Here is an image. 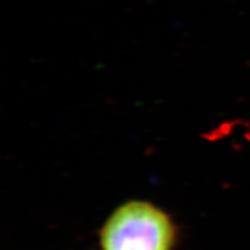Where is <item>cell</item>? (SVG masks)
<instances>
[{
  "label": "cell",
  "instance_id": "cell-1",
  "mask_svg": "<svg viewBox=\"0 0 250 250\" xmlns=\"http://www.w3.org/2000/svg\"><path fill=\"white\" fill-rule=\"evenodd\" d=\"M175 228L165 212L145 202H130L110 215L101 232L102 250H171Z\"/></svg>",
  "mask_w": 250,
  "mask_h": 250
}]
</instances>
